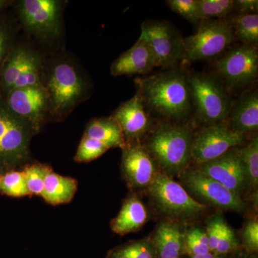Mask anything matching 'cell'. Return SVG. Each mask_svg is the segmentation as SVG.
Returning <instances> with one entry per match:
<instances>
[{"mask_svg":"<svg viewBox=\"0 0 258 258\" xmlns=\"http://www.w3.org/2000/svg\"><path fill=\"white\" fill-rule=\"evenodd\" d=\"M148 114L162 123L181 124L193 110L187 73L174 69L134 80Z\"/></svg>","mask_w":258,"mask_h":258,"instance_id":"cell-1","label":"cell"},{"mask_svg":"<svg viewBox=\"0 0 258 258\" xmlns=\"http://www.w3.org/2000/svg\"><path fill=\"white\" fill-rule=\"evenodd\" d=\"M194 134L185 124L162 123L149 136L144 147L166 174H177L191 161Z\"/></svg>","mask_w":258,"mask_h":258,"instance_id":"cell-2","label":"cell"},{"mask_svg":"<svg viewBox=\"0 0 258 258\" xmlns=\"http://www.w3.org/2000/svg\"><path fill=\"white\" fill-rule=\"evenodd\" d=\"M190 96L196 119L203 127L225 123L232 108L230 94L217 75L187 74Z\"/></svg>","mask_w":258,"mask_h":258,"instance_id":"cell-3","label":"cell"},{"mask_svg":"<svg viewBox=\"0 0 258 258\" xmlns=\"http://www.w3.org/2000/svg\"><path fill=\"white\" fill-rule=\"evenodd\" d=\"M42 84L48 95L50 115L57 120L67 116L88 91L86 79L74 64L66 60L51 67Z\"/></svg>","mask_w":258,"mask_h":258,"instance_id":"cell-4","label":"cell"},{"mask_svg":"<svg viewBox=\"0 0 258 258\" xmlns=\"http://www.w3.org/2000/svg\"><path fill=\"white\" fill-rule=\"evenodd\" d=\"M33 135L30 127L0 99V169H13L28 161Z\"/></svg>","mask_w":258,"mask_h":258,"instance_id":"cell-5","label":"cell"},{"mask_svg":"<svg viewBox=\"0 0 258 258\" xmlns=\"http://www.w3.org/2000/svg\"><path fill=\"white\" fill-rule=\"evenodd\" d=\"M230 20L216 19L200 22L198 31L184 38L186 60H209L220 55L235 41Z\"/></svg>","mask_w":258,"mask_h":258,"instance_id":"cell-6","label":"cell"},{"mask_svg":"<svg viewBox=\"0 0 258 258\" xmlns=\"http://www.w3.org/2000/svg\"><path fill=\"white\" fill-rule=\"evenodd\" d=\"M148 189L158 208L168 217L190 219L206 210V206L191 198L181 185L166 173H157Z\"/></svg>","mask_w":258,"mask_h":258,"instance_id":"cell-7","label":"cell"},{"mask_svg":"<svg viewBox=\"0 0 258 258\" xmlns=\"http://www.w3.org/2000/svg\"><path fill=\"white\" fill-rule=\"evenodd\" d=\"M217 76L228 92L249 86L258 75V50L255 45H239L217 61Z\"/></svg>","mask_w":258,"mask_h":258,"instance_id":"cell-8","label":"cell"},{"mask_svg":"<svg viewBox=\"0 0 258 258\" xmlns=\"http://www.w3.org/2000/svg\"><path fill=\"white\" fill-rule=\"evenodd\" d=\"M141 30L140 37L149 42L159 67L174 69L186 60L184 37L172 24L164 20H147Z\"/></svg>","mask_w":258,"mask_h":258,"instance_id":"cell-9","label":"cell"},{"mask_svg":"<svg viewBox=\"0 0 258 258\" xmlns=\"http://www.w3.org/2000/svg\"><path fill=\"white\" fill-rule=\"evenodd\" d=\"M7 93L5 104L13 114L25 122L36 134L50 115L48 95L43 84L13 88Z\"/></svg>","mask_w":258,"mask_h":258,"instance_id":"cell-10","label":"cell"},{"mask_svg":"<svg viewBox=\"0 0 258 258\" xmlns=\"http://www.w3.org/2000/svg\"><path fill=\"white\" fill-rule=\"evenodd\" d=\"M244 136L227 128L225 124L203 127L194 135L191 160L198 165L217 159L232 148L243 143Z\"/></svg>","mask_w":258,"mask_h":258,"instance_id":"cell-11","label":"cell"},{"mask_svg":"<svg viewBox=\"0 0 258 258\" xmlns=\"http://www.w3.org/2000/svg\"><path fill=\"white\" fill-rule=\"evenodd\" d=\"M19 13L29 32L41 38L57 36L61 30V3L55 0H23Z\"/></svg>","mask_w":258,"mask_h":258,"instance_id":"cell-12","label":"cell"},{"mask_svg":"<svg viewBox=\"0 0 258 258\" xmlns=\"http://www.w3.org/2000/svg\"><path fill=\"white\" fill-rule=\"evenodd\" d=\"M182 181L194 195L217 208L237 212L245 209L240 196L197 169L185 172Z\"/></svg>","mask_w":258,"mask_h":258,"instance_id":"cell-13","label":"cell"},{"mask_svg":"<svg viewBox=\"0 0 258 258\" xmlns=\"http://www.w3.org/2000/svg\"><path fill=\"white\" fill-rule=\"evenodd\" d=\"M197 170L218 181L240 197L247 184L240 149L237 147L232 148L214 160L198 165Z\"/></svg>","mask_w":258,"mask_h":258,"instance_id":"cell-14","label":"cell"},{"mask_svg":"<svg viewBox=\"0 0 258 258\" xmlns=\"http://www.w3.org/2000/svg\"><path fill=\"white\" fill-rule=\"evenodd\" d=\"M121 170L128 186L133 189L149 187L157 174L155 161L139 144H126L123 148Z\"/></svg>","mask_w":258,"mask_h":258,"instance_id":"cell-15","label":"cell"},{"mask_svg":"<svg viewBox=\"0 0 258 258\" xmlns=\"http://www.w3.org/2000/svg\"><path fill=\"white\" fill-rule=\"evenodd\" d=\"M111 117L121 129L126 144H138V140L150 128V116L137 93L128 101L122 103Z\"/></svg>","mask_w":258,"mask_h":258,"instance_id":"cell-16","label":"cell"},{"mask_svg":"<svg viewBox=\"0 0 258 258\" xmlns=\"http://www.w3.org/2000/svg\"><path fill=\"white\" fill-rule=\"evenodd\" d=\"M155 68H159L157 57L149 42L140 37L112 63L111 74L113 76L145 75Z\"/></svg>","mask_w":258,"mask_h":258,"instance_id":"cell-17","label":"cell"},{"mask_svg":"<svg viewBox=\"0 0 258 258\" xmlns=\"http://www.w3.org/2000/svg\"><path fill=\"white\" fill-rule=\"evenodd\" d=\"M232 132L244 136L253 133L258 128V92L257 88L244 92L232 104L230 113L224 123Z\"/></svg>","mask_w":258,"mask_h":258,"instance_id":"cell-18","label":"cell"},{"mask_svg":"<svg viewBox=\"0 0 258 258\" xmlns=\"http://www.w3.org/2000/svg\"><path fill=\"white\" fill-rule=\"evenodd\" d=\"M148 214L144 204L136 197L125 200L119 213L111 222V230L124 235L140 230L147 222Z\"/></svg>","mask_w":258,"mask_h":258,"instance_id":"cell-19","label":"cell"},{"mask_svg":"<svg viewBox=\"0 0 258 258\" xmlns=\"http://www.w3.org/2000/svg\"><path fill=\"white\" fill-rule=\"evenodd\" d=\"M78 189V182L74 178L56 174L53 171L47 174L41 197L52 205L69 203Z\"/></svg>","mask_w":258,"mask_h":258,"instance_id":"cell-20","label":"cell"},{"mask_svg":"<svg viewBox=\"0 0 258 258\" xmlns=\"http://www.w3.org/2000/svg\"><path fill=\"white\" fill-rule=\"evenodd\" d=\"M153 243L159 258H179L184 237L176 224L164 222L158 227Z\"/></svg>","mask_w":258,"mask_h":258,"instance_id":"cell-21","label":"cell"},{"mask_svg":"<svg viewBox=\"0 0 258 258\" xmlns=\"http://www.w3.org/2000/svg\"><path fill=\"white\" fill-rule=\"evenodd\" d=\"M84 135L99 141L111 148L125 147V141L121 129L112 117L94 118L88 123Z\"/></svg>","mask_w":258,"mask_h":258,"instance_id":"cell-22","label":"cell"},{"mask_svg":"<svg viewBox=\"0 0 258 258\" xmlns=\"http://www.w3.org/2000/svg\"><path fill=\"white\" fill-rule=\"evenodd\" d=\"M37 57L36 53L25 47H18L10 52L1 74V85L6 92L13 88L20 75Z\"/></svg>","mask_w":258,"mask_h":258,"instance_id":"cell-23","label":"cell"},{"mask_svg":"<svg viewBox=\"0 0 258 258\" xmlns=\"http://www.w3.org/2000/svg\"><path fill=\"white\" fill-rule=\"evenodd\" d=\"M230 22L235 39H238L243 45L257 46V13L237 14L232 18Z\"/></svg>","mask_w":258,"mask_h":258,"instance_id":"cell-24","label":"cell"},{"mask_svg":"<svg viewBox=\"0 0 258 258\" xmlns=\"http://www.w3.org/2000/svg\"><path fill=\"white\" fill-rule=\"evenodd\" d=\"M200 22L225 19L234 11V0H196Z\"/></svg>","mask_w":258,"mask_h":258,"instance_id":"cell-25","label":"cell"},{"mask_svg":"<svg viewBox=\"0 0 258 258\" xmlns=\"http://www.w3.org/2000/svg\"><path fill=\"white\" fill-rule=\"evenodd\" d=\"M240 157L245 170L247 184L257 188L258 184V137L254 136L247 145L240 149Z\"/></svg>","mask_w":258,"mask_h":258,"instance_id":"cell-26","label":"cell"},{"mask_svg":"<svg viewBox=\"0 0 258 258\" xmlns=\"http://www.w3.org/2000/svg\"><path fill=\"white\" fill-rule=\"evenodd\" d=\"M52 171L47 164L35 163L27 165L23 170L29 195L41 197L45 178Z\"/></svg>","mask_w":258,"mask_h":258,"instance_id":"cell-27","label":"cell"},{"mask_svg":"<svg viewBox=\"0 0 258 258\" xmlns=\"http://www.w3.org/2000/svg\"><path fill=\"white\" fill-rule=\"evenodd\" d=\"M0 192L7 196L22 198L29 195L23 171L12 169L0 176Z\"/></svg>","mask_w":258,"mask_h":258,"instance_id":"cell-28","label":"cell"},{"mask_svg":"<svg viewBox=\"0 0 258 258\" xmlns=\"http://www.w3.org/2000/svg\"><path fill=\"white\" fill-rule=\"evenodd\" d=\"M157 254L153 242L144 240L114 249L108 258H156Z\"/></svg>","mask_w":258,"mask_h":258,"instance_id":"cell-29","label":"cell"},{"mask_svg":"<svg viewBox=\"0 0 258 258\" xmlns=\"http://www.w3.org/2000/svg\"><path fill=\"white\" fill-rule=\"evenodd\" d=\"M105 144L87 136L83 135L74 157L77 162H90L101 157L108 150Z\"/></svg>","mask_w":258,"mask_h":258,"instance_id":"cell-30","label":"cell"},{"mask_svg":"<svg viewBox=\"0 0 258 258\" xmlns=\"http://www.w3.org/2000/svg\"><path fill=\"white\" fill-rule=\"evenodd\" d=\"M184 244L186 252L191 257L210 252L206 232L198 227L188 231L184 237Z\"/></svg>","mask_w":258,"mask_h":258,"instance_id":"cell-31","label":"cell"},{"mask_svg":"<svg viewBox=\"0 0 258 258\" xmlns=\"http://www.w3.org/2000/svg\"><path fill=\"white\" fill-rule=\"evenodd\" d=\"M38 56L20 75L13 88L32 87L42 84V67ZM11 89V90H12Z\"/></svg>","mask_w":258,"mask_h":258,"instance_id":"cell-32","label":"cell"},{"mask_svg":"<svg viewBox=\"0 0 258 258\" xmlns=\"http://www.w3.org/2000/svg\"><path fill=\"white\" fill-rule=\"evenodd\" d=\"M166 3L172 11L181 15L190 23H200L196 0H167Z\"/></svg>","mask_w":258,"mask_h":258,"instance_id":"cell-33","label":"cell"},{"mask_svg":"<svg viewBox=\"0 0 258 258\" xmlns=\"http://www.w3.org/2000/svg\"><path fill=\"white\" fill-rule=\"evenodd\" d=\"M226 224L227 223L220 215H215V217H212L209 221L207 226V231L205 232L208 237L210 252L213 253L215 251Z\"/></svg>","mask_w":258,"mask_h":258,"instance_id":"cell-34","label":"cell"},{"mask_svg":"<svg viewBox=\"0 0 258 258\" xmlns=\"http://www.w3.org/2000/svg\"><path fill=\"white\" fill-rule=\"evenodd\" d=\"M237 247V242L235 233L227 224H226L221 237L217 242L213 253L217 255L230 253L235 250Z\"/></svg>","mask_w":258,"mask_h":258,"instance_id":"cell-35","label":"cell"},{"mask_svg":"<svg viewBox=\"0 0 258 258\" xmlns=\"http://www.w3.org/2000/svg\"><path fill=\"white\" fill-rule=\"evenodd\" d=\"M242 237L246 247L250 252H257L258 249V222L251 219L247 222L242 232Z\"/></svg>","mask_w":258,"mask_h":258,"instance_id":"cell-36","label":"cell"},{"mask_svg":"<svg viewBox=\"0 0 258 258\" xmlns=\"http://www.w3.org/2000/svg\"><path fill=\"white\" fill-rule=\"evenodd\" d=\"M10 35L5 25L0 24V67L3 66L10 55Z\"/></svg>","mask_w":258,"mask_h":258,"instance_id":"cell-37","label":"cell"},{"mask_svg":"<svg viewBox=\"0 0 258 258\" xmlns=\"http://www.w3.org/2000/svg\"><path fill=\"white\" fill-rule=\"evenodd\" d=\"M257 0H236L234 1V10L238 14L257 13Z\"/></svg>","mask_w":258,"mask_h":258,"instance_id":"cell-38","label":"cell"},{"mask_svg":"<svg viewBox=\"0 0 258 258\" xmlns=\"http://www.w3.org/2000/svg\"><path fill=\"white\" fill-rule=\"evenodd\" d=\"M191 258H220L217 254L212 253V252H209L206 254H203V255L194 256Z\"/></svg>","mask_w":258,"mask_h":258,"instance_id":"cell-39","label":"cell"},{"mask_svg":"<svg viewBox=\"0 0 258 258\" xmlns=\"http://www.w3.org/2000/svg\"><path fill=\"white\" fill-rule=\"evenodd\" d=\"M10 3V2L5 1V0H0V10L8 6Z\"/></svg>","mask_w":258,"mask_h":258,"instance_id":"cell-40","label":"cell"},{"mask_svg":"<svg viewBox=\"0 0 258 258\" xmlns=\"http://www.w3.org/2000/svg\"><path fill=\"white\" fill-rule=\"evenodd\" d=\"M1 175H2V174H1V172H0V176H1Z\"/></svg>","mask_w":258,"mask_h":258,"instance_id":"cell-41","label":"cell"}]
</instances>
